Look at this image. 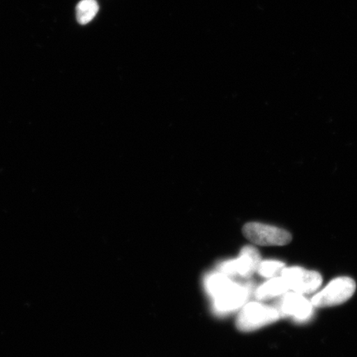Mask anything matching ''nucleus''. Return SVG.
I'll return each mask as SVG.
<instances>
[{
  "label": "nucleus",
  "instance_id": "9d476101",
  "mask_svg": "<svg viewBox=\"0 0 357 357\" xmlns=\"http://www.w3.org/2000/svg\"><path fill=\"white\" fill-rule=\"evenodd\" d=\"M100 10L96 0H82L77 6V20L79 24L86 25L91 22Z\"/></svg>",
  "mask_w": 357,
  "mask_h": 357
},
{
  "label": "nucleus",
  "instance_id": "39448f33",
  "mask_svg": "<svg viewBox=\"0 0 357 357\" xmlns=\"http://www.w3.org/2000/svg\"><path fill=\"white\" fill-rule=\"evenodd\" d=\"M278 310L281 318L291 317L298 323H305L312 318L314 314V305L303 296V294L291 292L284 294Z\"/></svg>",
  "mask_w": 357,
  "mask_h": 357
},
{
  "label": "nucleus",
  "instance_id": "f257e3e1",
  "mask_svg": "<svg viewBox=\"0 0 357 357\" xmlns=\"http://www.w3.org/2000/svg\"><path fill=\"white\" fill-rule=\"evenodd\" d=\"M281 318L278 307L262 305L258 302L243 306L236 319V328L242 332H252L273 324Z\"/></svg>",
  "mask_w": 357,
  "mask_h": 357
},
{
  "label": "nucleus",
  "instance_id": "423d86ee",
  "mask_svg": "<svg viewBox=\"0 0 357 357\" xmlns=\"http://www.w3.org/2000/svg\"><path fill=\"white\" fill-rule=\"evenodd\" d=\"M250 296V289L234 283L222 296L214 298L213 307L218 314H227L243 307Z\"/></svg>",
  "mask_w": 357,
  "mask_h": 357
},
{
  "label": "nucleus",
  "instance_id": "20e7f679",
  "mask_svg": "<svg viewBox=\"0 0 357 357\" xmlns=\"http://www.w3.org/2000/svg\"><path fill=\"white\" fill-rule=\"evenodd\" d=\"M280 275L287 281L289 289L301 294L315 292L323 282L322 275L319 272L300 266L284 267Z\"/></svg>",
  "mask_w": 357,
  "mask_h": 357
},
{
  "label": "nucleus",
  "instance_id": "6e6552de",
  "mask_svg": "<svg viewBox=\"0 0 357 357\" xmlns=\"http://www.w3.org/2000/svg\"><path fill=\"white\" fill-rule=\"evenodd\" d=\"M289 289L282 275L275 276L266 281L257 289L255 296L258 301H266L270 298L284 296Z\"/></svg>",
  "mask_w": 357,
  "mask_h": 357
},
{
  "label": "nucleus",
  "instance_id": "0eeeda50",
  "mask_svg": "<svg viewBox=\"0 0 357 357\" xmlns=\"http://www.w3.org/2000/svg\"><path fill=\"white\" fill-rule=\"evenodd\" d=\"M238 275L249 278L257 271L261 262V254L252 245H245L241 250L238 259Z\"/></svg>",
  "mask_w": 357,
  "mask_h": 357
},
{
  "label": "nucleus",
  "instance_id": "7ed1b4c3",
  "mask_svg": "<svg viewBox=\"0 0 357 357\" xmlns=\"http://www.w3.org/2000/svg\"><path fill=\"white\" fill-rule=\"evenodd\" d=\"M243 234L252 243L266 247L284 245L292 241V235L287 230L258 222L245 223Z\"/></svg>",
  "mask_w": 357,
  "mask_h": 357
},
{
  "label": "nucleus",
  "instance_id": "1a4fd4ad",
  "mask_svg": "<svg viewBox=\"0 0 357 357\" xmlns=\"http://www.w3.org/2000/svg\"><path fill=\"white\" fill-rule=\"evenodd\" d=\"M234 281L229 278V276L220 273L213 274L207 278L205 281V288L207 292L212 298H216L222 296V294L227 291L231 285L234 284Z\"/></svg>",
  "mask_w": 357,
  "mask_h": 357
},
{
  "label": "nucleus",
  "instance_id": "f03ea898",
  "mask_svg": "<svg viewBox=\"0 0 357 357\" xmlns=\"http://www.w3.org/2000/svg\"><path fill=\"white\" fill-rule=\"evenodd\" d=\"M356 284L350 278L334 279L312 298V305L317 307H330L340 305L354 296Z\"/></svg>",
  "mask_w": 357,
  "mask_h": 357
},
{
  "label": "nucleus",
  "instance_id": "9b49d317",
  "mask_svg": "<svg viewBox=\"0 0 357 357\" xmlns=\"http://www.w3.org/2000/svg\"><path fill=\"white\" fill-rule=\"evenodd\" d=\"M284 267V263L279 261H265L261 262L257 272L263 278H273L279 273L281 274Z\"/></svg>",
  "mask_w": 357,
  "mask_h": 357
},
{
  "label": "nucleus",
  "instance_id": "f8f14e48",
  "mask_svg": "<svg viewBox=\"0 0 357 357\" xmlns=\"http://www.w3.org/2000/svg\"><path fill=\"white\" fill-rule=\"evenodd\" d=\"M220 272L227 276L238 275V260H229L222 262L220 266Z\"/></svg>",
  "mask_w": 357,
  "mask_h": 357
}]
</instances>
